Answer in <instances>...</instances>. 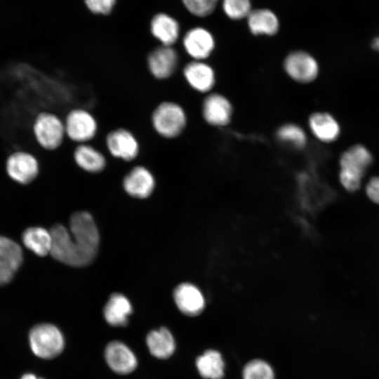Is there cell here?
<instances>
[{"label": "cell", "instance_id": "cell-25", "mask_svg": "<svg viewBox=\"0 0 379 379\" xmlns=\"http://www.w3.org/2000/svg\"><path fill=\"white\" fill-rule=\"evenodd\" d=\"M277 139L297 148L304 147L307 143V136L304 130L295 124H285L277 131Z\"/></svg>", "mask_w": 379, "mask_h": 379}, {"label": "cell", "instance_id": "cell-16", "mask_svg": "<svg viewBox=\"0 0 379 379\" xmlns=\"http://www.w3.org/2000/svg\"><path fill=\"white\" fill-rule=\"evenodd\" d=\"M173 298L180 311L188 316L199 314L205 307L203 293L198 287L190 283L178 285L174 290Z\"/></svg>", "mask_w": 379, "mask_h": 379}, {"label": "cell", "instance_id": "cell-1", "mask_svg": "<svg viewBox=\"0 0 379 379\" xmlns=\"http://www.w3.org/2000/svg\"><path fill=\"white\" fill-rule=\"evenodd\" d=\"M52 237L51 255L56 260L72 267L91 263L99 246V233L91 215L85 211L73 213L69 230L60 224L50 230Z\"/></svg>", "mask_w": 379, "mask_h": 379}, {"label": "cell", "instance_id": "cell-24", "mask_svg": "<svg viewBox=\"0 0 379 379\" xmlns=\"http://www.w3.org/2000/svg\"><path fill=\"white\" fill-rule=\"evenodd\" d=\"M199 374L205 379H221L224 375V361L216 350H209L196 360Z\"/></svg>", "mask_w": 379, "mask_h": 379}, {"label": "cell", "instance_id": "cell-3", "mask_svg": "<svg viewBox=\"0 0 379 379\" xmlns=\"http://www.w3.org/2000/svg\"><path fill=\"white\" fill-rule=\"evenodd\" d=\"M150 120L154 131L166 139L178 137L187 122L183 107L172 101H164L157 105L151 114Z\"/></svg>", "mask_w": 379, "mask_h": 379}, {"label": "cell", "instance_id": "cell-18", "mask_svg": "<svg viewBox=\"0 0 379 379\" xmlns=\"http://www.w3.org/2000/svg\"><path fill=\"white\" fill-rule=\"evenodd\" d=\"M132 312L130 301L123 294L118 293L111 295L103 310L106 321L113 326H126Z\"/></svg>", "mask_w": 379, "mask_h": 379}, {"label": "cell", "instance_id": "cell-31", "mask_svg": "<svg viewBox=\"0 0 379 379\" xmlns=\"http://www.w3.org/2000/svg\"><path fill=\"white\" fill-rule=\"evenodd\" d=\"M366 192L371 200L379 204V177H373L369 180Z\"/></svg>", "mask_w": 379, "mask_h": 379}, {"label": "cell", "instance_id": "cell-23", "mask_svg": "<svg viewBox=\"0 0 379 379\" xmlns=\"http://www.w3.org/2000/svg\"><path fill=\"white\" fill-rule=\"evenodd\" d=\"M24 245L39 256L50 254L52 237L50 231L41 227H32L27 229L22 234Z\"/></svg>", "mask_w": 379, "mask_h": 379}, {"label": "cell", "instance_id": "cell-13", "mask_svg": "<svg viewBox=\"0 0 379 379\" xmlns=\"http://www.w3.org/2000/svg\"><path fill=\"white\" fill-rule=\"evenodd\" d=\"M105 357L109 368L119 374L130 373L137 367L138 361L133 352L119 341H112L107 345Z\"/></svg>", "mask_w": 379, "mask_h": 379}, {"label": "cell", "instance_id": "cell-29", "mask_svg": "<svg viewBox=\"0 0 379 379\" xmlns=\"http://www.w3.org/2000/svg\"><path fill=\"white\" fill-rule=\"evenodd\" d=\"M182 2L193 15L205 17L214 11L218 0H182Z\"/></svg>", "mask_w": 379, "mask_h": 379}, {"label": "cell", "instance_id": "cell-22", "mask_svg": "<svg viewBox=\"0 0 379 379\" xmlns=\"http://www.w3.org/2000/svg\"><path fill=\"white\" fill-rule=\"evenodd\" d=\"M247 19L250 31L255 35H273L279 29V20L277 16L268 9L251 11Z\"/></svg>", "mask_w": 379, "mask_h": 379}, {"label": "cell", "instance_id": "cell-30", "mask_svg": "<svg viewBox=\"0 0 379 379\" xmlns=\"http://www.w3.org/2000/svg\"><path fill=\"white\" fill-rule=\"evenodd\" d=\"M88 8L93 13L108 14L115 4V0H85Z\"/></svg>", "mask_w": 379, "mask_h": 379}, {"label": "cell", "instance_id": "cell-28", "mask_svg": "<svg viewBox=\"0 0 379 379\" xmlns=\"http://www.w3.org/2000/svg\"><path fill=\"white\" fill-rule=\"evenodd\" d=\"M222 8L225 14L234 20L247 17L251 11L250 0H222Z\"/></svg>", "mask_w": 379, "mask_h": 379}, {"label": "cell", "instance_id": "cell-27", "mask_svg": "<svg viewBox=\"0 0 379 379\" xmlns=\"http://www.w3.org/2000/svg\"><path fill=\"white\" fill-rule=\"evenodd\" d=\"M243 379H274V374L272 367L267 362L255 359L245 366Z\"/></svg>", "mask_w": 379, "mask_h": 379}, {"label": "cell", "instance_id": "cell-12", "mask_svg": "<svg viewBox=\"0 0 379 379\" xmlns=\"http://www.w3.org/2000/svg\"><path fill=\"white\" fill-rule=\"evenodd\" d=\"M123 187L131 197L145 199L152 193L155 187V179L148 168L138 165L125 175Z\"/></svg>", "mask_w": 379, "mask_h": 379}, {"label": "cell", "instance_id": "cell-5", "mask_svg": "<svg viewBox=\"0 0 379 379\" xmlns=\"http://www.w3.org/2000/svg\"><path fill=\"white\" fill-rule=\"evenodd\" d=\"M33 131L37 142L48 150L58 149L66 138L64 121L50 112H41L37 115Z\"/></svg>", "mask_w": 379, "mask_h": 379}, {"label": "cell", "instance_id": "cell-17", "mask_svg": "<svg viewBox=\"0 0 379 379\" xmlns=\"http://www.w3.org/2000/svg\"><path fill=\"white\" fill-rule=\"evenodd\" d=\"M73 158L80 168L91 173L102 171L107 165L104 154L88 143L79 144L73 152Z\"/></svg>", "mask_w": 379, "mask_h": 379}, {"label": "cell", "instance_id": "cell-4", "mask_svg": "<svg viewBox=\"0 0 379 379\" xmlns=\"http://www.w3.org/2000/svg\"><path fill=\"white\" fill-rule=\"evenodd\" d=\"M34 354L42 359H52L59 355L65 346L60 331L51 324H40L32 328L29 335Z\"/></svg>", "mask_w": 379, "mask_h": 379}, {"label": "cell", "instance_id": "cell-32", "mask_svg": "<svg viewBox=\"0 0 379 379\" xmlns=\"http://www.w3.org/2000/svg\"><path fill=\"white\" fill-rule=\"evenodd\" d=\"M16 271L13 266L0 262V286L8 284Z\"/></svg>", "mask_w": 379, "mask_h": 379}, {"label": "cell", "instance_id": "cell-7", "mask_svg": "<svg viewBox=\"0 0 379 379\" xmlns=\"http://www.w3.org/2000/svg\"><path fill=\"white\" fill-rule=\"evenodd\" d=\"M105 146L111 156L124 161H133L140 150L136 136L125 128L110 131L105 137Z\"/></svg>", "mask_w": 379, "mask_h": 379}, {"label": "cell", "instance_id": "cell-19", "mask_svg": "<svg viewBox=\"0 0 379 379\" xmlns=\"http://www.w3.org/2000/svg\"><path fill=\"white\" fill-rule=\"evenodd\" d=\"M308 123L311 132L321 142H331L340 135L338 121L328 113L315 112L310 117Z\"/></svg>", "mask_w": 379, "mask_h": 379}, {"label": "cell", "instance_id": "cell-34", "mask_svg": "<svg viewBox=\"0 0 379 379\" xmlns=\"http://www.w3.org/2000/svg\"><path fill=\"white\" fill-rule=\"evenodd\" d=\"M20 379H44L37 378L35 375L32 373H27L22 376Z\"/></svg>", "mask_w": 379, "mask_h": 379}, {"label": "cell", "instance_id": "cell-10", "mask_svg": "<svg viewBox=\"0 0 379 379\" xmlns=\"http://www.w3.org/2000/svg\"><path fill=\"white\" fill-rule=\"evenodd\" d=\"M8 175L21 184H28L34 180L39 173L36 159L29 153L17 152L12 154L6 162Z\"/></svg>", "mask_w": 379, "mask_h": 379}, {"label": "cell", "instance_id": "cell-14", "mask_svg": "<svg viewBox=\"0 0 379 379\" xmlns=\"http://www.w3.org/2000/svg\"><path fill=\"white\" fill-rule=\"evenodd\" d=\"M182 72L188 85L196 91L207 93L215 85V74L213 69L202 60L188 62Z\"/></svg>", "mask_w": 379, "mask_h": 379}, {"label": "cell", "instance_id": "cell-9", "mask_svg": "<svg viewBox=\"0 0 379 379\" xmlns=\"http://www.w3.org/2000/svg\"><path fill=\"white\" fill-rule=\"evenodd\" d=\"M284 69L293 80L305 84L314 81L319 73L315 58L303 51L291 52L284 59Z\"/></svg>", "mask_w": 379, "mask_h": 379}, {"label": "cell", "instance_id": "cell-20", "mask_svg": "<svg viewBox=\"0 0 379 379\" xmlns=\"http://www.w3.org/2000/svg\"><path fill=\"white\" fill-rule=\"evenodd\" d=\"M150 30L161 45L170 46L176 42L180 33L178 22L164 13H159L152 18Z\"/></svg>", "mask_w": 379, "mask_h": 379}, {"label": "cell", "instance_id": "cell-21", "mask_svg": "<svg viewBox=\"0 0 379 379\" xmlns=\"http://www.w3.org/2000/svg\"><path fill=\"white\" fill-rule=\"evenodd\" d=\"M146 343L150 353L159 359L170 357L175 348L173 336L166 328L149 332Z\"/></svg>", "mask_w": 379, "mask_h": 379}, {"label": "cell", "instance_id": "cell-26", "mask_svg": "<svg viewBox=\"0 0 379 379\" xmlns=\"http://www.w3.org/2000/svg\"><path fill=\"white\" fill-rule=\"evenodd\" d=\"M22 262L20 246L12 239L0 236V262L8 264L18 270Z\"/></svg>", "mask_w": 379, "mask_h": 379}, {"label": "cell", "instance_id": "cell-6", "mask_svg": "<svg viewBox=\"0 0 379 379\" xmlns=\"http://www.w3.org/2000/svg\"><path fill=\"white\" fill-rule=\"evenodd\" d=\"M66 137L78 144L88 143L98 131L95 117L87 109L74 108L68 112L64 120Z\"/></svg>", "mask_w": 379, "mask_h": 379}, {"label": "cell", "instance_id": "cell-33", "mask_svg": "<svg viewBox=\"0 0 379 379\" xmlns=\"http://www.w3.org/2000/svg\"><path fill=\"white\" fill-rule=\"evenodd\" d=\"M372 47L373 49L379 51V36L373 39L372 42Z\"/></svg>", "mask_w": 379, "mask_h": 379}, {"label": "cell", "instance_id": "cell-11", "mask_svg": "<svg viewBox=\"0 0 379 379\" xmlns=\"http://www.w3.org/2000/svg\"><path fill=\"white\" fill-rule=\"evenodd\" d=\"M233 107L230 100L220 93H211L202 103L204 120L213 126H224L231 121Z\"/></svg>", "mask_w": 379, "mask_h": 379}, {"label": "cell", "instance_id": "cell-15", "mask_svg": "<svg viewBox=\"0 0 379 379\" xmlns=\"http://www.w3.org/2000/svg\"><path fill=\"white\" fill-rule=\"evenodd\" d=\"M182 43L187 53L194 60L207 58L215 47L212 34L202 27H195L189 30L184 36Z\"/></svg>", "mask_w": 379, "mask_h": 379}, {"label": "cell", "instance_id": "cell-2", "mask_svg": "<svg viewBox=\"0 0 379 379\" xmlns=\"http://www.w3.org/2000/svg\"><path fill=\"white\" fill-rule=\"evenodd\" d=\"M372 161V155L364 146L356 145L347 149L340 158L339 178L343 187L350 192L358 190Z\"/></svg>", "mask_w": 379, "mask_h": 379}, {"label": "cell", "instance_id": "cell-8", "mask_svg": "<svg viewBox=\"0 0 379 379\" xmlns=\"http://www.w3.org/2000/svg\"><path fill=\"white\" fill-rule=\"evenodd\" d=\"M147 67L149 74L157 80H165L175 72L179 62L178 54L170 46L161 45L147 55Z\"/></svg>", "mask_w": 379, "mask_h": 379}]
</instances>
